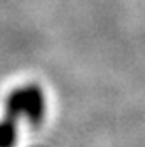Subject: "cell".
<instances>
[{"mask_svg":"<svg viewBox=\"0 0 145 147\" xmlns=\"http://www.w3.org/2000/svg\"><path fill=\"white\" fill-rule=\"evenodd\" d=\"M46 113L44 91L37 85H26L12 90L5 102V118L2 123L0 147H14L17 142V123L22 117L37 127L42 123Z\"/></svg>","mask_w":145,"mask_h":147,"instance_id":"obj_1","label":"cell"}]
</instances>
